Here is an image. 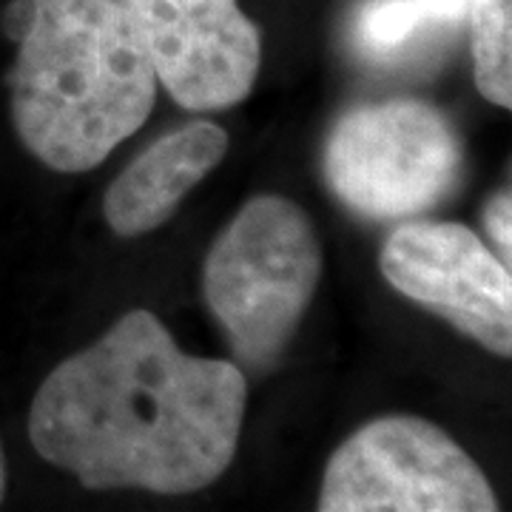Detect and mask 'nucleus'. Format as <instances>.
I'll list each match as a JSON object with an SVG mask.
<instances>
[{"label": "nucleus", "instance_id": "nucleus-5", "mask_svg": "<svg viewBox=\"0 0 512 512\" xmlns=\"http://www.w3.org/2000/svg\"><path fill=\"white\" fill-rule=\"evenodd\" d=\"M322 512H495L490 481L441 427L382 416L328 461Z\"/></svg>", "mask_w": 512, "mask_h": 512}, {"label": "nucleus", "instance_id": "nucleus-4", "mask_svg": "<svg viewBox=\"0 0 512 512\" xmlns=\"http://www.w3.org/2000/svg\"><path fill=\"white\" fill-rule=\"evenodd\" d=\"M464 151L453 123L421 100H384L339 117L325 143V177L367 220H404L456 191Z\"/></svg>", "mask_w": 512, "mask_h": 512}, {"label": "nucleus", "instance_id": "nucleus-6", "mask_svg": "<svg viewBox=\"0 0 512 512\" xmlns=\"http://www.w3.org/2000/svg\"><path fill=\"white\" fill-rule=\"evenodd\" d=\"M384 279L453 328L493 350L512 353V276L487 245L458 222H404L382 248Z\"/></svg>", "mask_w": 512, "mask_h": 512}, {"label": "nucleus", "instance_id": "nucleus-11", "mask_svg": "<svg viewBox=\"0 0 512 512\" xmlns=\"http://www.w3.org/2000/svg\"><path fill=\"white\" fill-rule=\"evenodd\" d=\"M484 222L490 228V237L495 239V245L501 248L504 262L510 265L512 256V202L510 191H498L493 200L487 202V211H484Z\"/></svg>", "mask_w": 512, "mask_h": 512}, {"label": "nucleus", "instance_id": "nucleus-10", "mask_svg": "<svg viewBox=\"0 0 512 512\" xmlns=\"http://www.w3.org/2000/svg\"><path fill=\"white\" fill-rule=\"evenodd\" d=\"M476 86L493 106H512V0H470Z\"/></svg>", "mask_w": 512, "mask_h": 512}, {"label": "nucleus", "instance_id": "nucleus-1", "mask_svg": "<svg viewBox=\"0 0 512 512\" xmlns=\"http://www.w3.org/2000/svg\"><path fill=\"white\" fill-rule=\"evenodd\" d=\"M245 404L234 362L191 356L154 313L131 311L46 376L29 439L89 490L185 495L231 467Z\"/></svg>", "mask_w": 512, "mask_h": 512}, {"label": "nucleus", "instance_id": "nucleus-7", "mask_svg": "<svg viewBox=\"0 0 512 512\" xmlns=\"http://www.w3.org/2000/svg\"><path fill=\"white\" fill-rule=\"evenodd\" d=\"M157 80L183 109L220 111L256 83L259 29L237 0H131Z\"/></svg>", "mask_w": 512, "mask_h": 512}, {"label": "nucleus", "instance_id": "nucleus-9", "mask_svg": "<svg viewBox=\"0 0 512 512\" xmlns=\"http://www.w3.org/2000/svg\"><path fill=\"white\" fill-rule=\"evenodd\" d=\"M470 0H365L350 26L356 52L370 63H404L430 49L433 37L467 23Z\"/></svg>", "mask_w": 512, "mask_h": 512}, {"label": "nucleus", "instance_id": "nucleus-3", "mask_svg": "<svg viewBox=\"0 0 512 512\" xmlns=\"http://www.w3.org/2000/svg\"><path fill=\"white\" fill-rule=\"evenodd\" d=\"M322 276L308 214L285 197L242 205L202 268V293L242 365L265 367L288 345Z\"/></svg>", "mask_w": 512, "mask_h": 512}, {"label": "nucleus", "instance_id": "nucleus-2", "mask_svg": "<svg viewBox=\"0 0 512 512\" xmlns=\"http://www.w3.org/2000/svg\"><path fill=\"white\" fill-rule=\"evenodd\" d=\"M18 43L12 120L55 171L100 165L157 103L160 80L131 0H32Z\"/></svg>", "mask_w": 512, "mask_h": 512}, {"label": "nucleus", "instance_id": "nucleus-8", "mask_svg": "<svg viewBox=\"0 0 512 512\" xmlns=\"http://www.w3.org/2000/svg\"><path fill=\"white\" fill-rule=\"evenodd\" d=\"M225 151V128L208 120H194L151 143L106 191L103 214L111 231L140 237L160 228L185 194L222 163Z\"/></svg>", "mask_w": 512, "mask_h": 512}, {"label": "nucleus", "instance_id": "nucleus-12", "mask_svg": "<svg viewBox=\"0 0 512 512\" xmlns=\"http://www.w3.org/2000/svg\"><path fill=\"white\" fill-rule=\"evenodd\" d=\"M6 495V456H3V444H0V501Z\"/></svg>", "mask_w": 512, "mask_h": 512}]
</instances>
